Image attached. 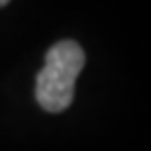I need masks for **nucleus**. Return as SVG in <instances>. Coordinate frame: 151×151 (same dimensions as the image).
<instances>
[{
    "label": "nucleus",
    "mask_w": 151,
    "mask_h": 151,
    "mask_svg": "<svg viewBox=\"0 0 151 151\" xmlns=\"http://www.w3.org/2000/svg\"><path fill=\"white\" fill-rule=\"evenodd\" d=\"M84 67V51L77 41H59L45 53V65L37 73L35 98L47 112H63L71 106L75 83Z\"/></svg>",
    "instance_id": "nucleus-1"
},
{
    "label": "nucleus",
    "mask_w": 151,
    "mask_h": 151,
    "mask_svg": "<svg viewBox=\"0 0 151 151\" xmlns=\"http://www.w3.org/2000/svg\"><path fill=\"white\" fill-rule=\"evenodd\" d=\"M8 4V0H0V6H6Z\"/></svg>",
    "instance_id": "nucleus-2"
}]
</instances>
